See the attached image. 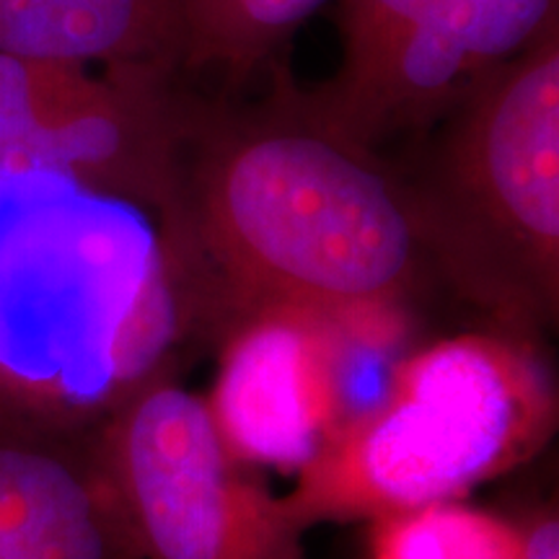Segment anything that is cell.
I'll return each instance as SVG.
<instances>
[{
  "label": "cell",
  "mask_w": 559,
  "mask_h": 559,
  "mask_svg": "<svg viewBox=\"0 0 559 559\" xmlns=\"http://www.w3.org/2000/svg\"><path fill=\"white\" fill-rule=\"evenodd\" d=\"M153 228L181 330L218 337L293 309L386 349L428 264L400 171L313 117L277 66L257 104L185 88L177 187Z\"/></svg>",
  "instance_id": "1"
},
{
  "label": "cell",
  "mask_w": 559,
  "mask_h": 559,
  "mask_svg": "<svg viewBox=\"0 0 559 559\" xmlns=\"http://www.w3.org/2000/svg\"><path fill=\"white\" fill-rule=\"evenodd\" d=\"M0 52L179 73L185 0H0Z\"/></svg>",
  "instance_id": "9"
},
{
  "label": "cell",
  "mask_w": 559,
  "mask_h": 559,
  "mask_svg": "<svg viewBox=\"0 0 559 559\" xmlns=\"http://www.w3.org/2000/svg\"><path fill=\"white\" fill-rule=\"evenodd\" d=\"M432 0H340L342 62L332 81H349L373 66Z\"/></svg>",
  "instance_id": "12"
},
{
  "label": "cell",
  "mask_w": 559,
  "mask_h": 559,
  "mask_svg": "<svg viewBox=\"0 0 559 559\" xmlns=\"http://www.w3.org/2000/svg\"><path fill=\"white\" fill-rule=\"evenodd\" d=\"M400 174L430 267L515 332L559 313V24L453 107Z\"/></svg>",
  "instance_id": "3"
},
{
  "label": "cell",
  "mask_w": 559,
  "mask_h": 559,
  "mask_svg": "<svg viewBox=\"0 0 559 559\" xmlns=\"http://www.w3.org/2000/svg\"><path fill=\"white\" fill-rule=\"evenodd\" d=\"M368 559H523L521 523L459 500L368 521Z\"/></svg>",
  "instance_id": "11"
},
{
  "label": "cell",
  "mask_w": 559,
  "mask_h": 559,
  "mask_svg": "<svg viewBox=\"0 0 559 559\" xmlns=\"http://www.w3.org/2000/svg\"><path fill=\"white\" fill-rule=\"evenodd\" d=\"M326 0H185V70H215L230 88L277 58Z\"/></svg>",
  "instance_id": "10"
},
{
  "label": "cell",
  "mask_w": 559,
  "mask_h": 559,
  "mask_svg": "<svg viewBox=\"0 0 559 559\" xmlns=\"http://www.w3.org/2000/svg\"><path fill=\"white\" fill-rule=\"evenodd\" d=\"M523 559H559L557 510L544 508L521 523Z\"/></svg>",
  "instance_id": "13"
},
{
  "label": "cell",
  "mask_w": 559,
  "mask_h": 559,
  "mask_svg": "<svg viewBox=\"0 0 559 559\" xmlns=\"http://www.w3.org/2000/svg\"><path fill=\"white\" fill-rule=\"evenodd\" d=\"M140 559H306L283 500L230 456L205 400L158 366L88 430Z\"/></svg>",
  "instance_id": "4"
},
{
  "label": "cell",
  "mask_w": 559,
  "mask_h": 559,
  "mask_svg": "<svg viewBox=\"0 0 559 559\" xmlns=\"http://www.w3.org/2000/svg\"><path fill=\"white\" fill-rule=\"evenodd\" d=\"M557 0H432L373 66L300 99L326 128L373 148L438 124L489 70L557 21Z\"/></svg>",
  "instance_id": "7"
},
{
  "label": "cell",
  "mask_w": 559,
  "mask_h": 559,
  "mask_svg": "<svg viewBox=\"0 0 559 559\" xmlns=\"http://www.w3.org/2000/svg\"><path fill=\"white\" fill-rule=\"evenodd\" d=\"M177 70L0 52V177L47 174L156 223L177 187Z\"/></svg>",
  "instance_id": "5"
},
{
  "label": "cell",
  "mask_w": 559,
  "mask_h": 559,
  "mask_svg": "<svg viewBox=\"0 0 559 559\" xmlns=\"http://www.w3.org/2000/svg\"><path fill=\"white\" fill-rule=\"evenodd\" d=\"M379 349L309 311L277 309L239 321L221 337L205 400L223 445L243 466L300 472L355 412V366Z\"/></svg>",
  "instance_id": "6"
},
{
  "label": "cell",
  "mask_w": 559,
  "mask_h": 559,
  "mask_svg": "<svg viewBox=\"0 0 559 559\" xmlns=\"http://www.w3.org/2000/svg\"><path fill=\"white\" fill-rule=\"evenodd\" d=\"M555 428V383L526 342L453 334L394 362L280 500L304 531L461 500L534 459Z\"/></svg>",
  "instance_id": "2"
},
{
  "label": "cell",
  "mask_w": 559,
  "mask_h": 559,
  "mask_svg": "<svg viewBox=\"0 0 559 559\" xmlns=\"http://www.w3.org/2000/svg\"><path fill=\"white\" fill-rule=\"evenodd\" d=\"M0 559H140L88 432L0 423Z\"/></svg>",
  "instance_id": "8"
}]
</instances>
